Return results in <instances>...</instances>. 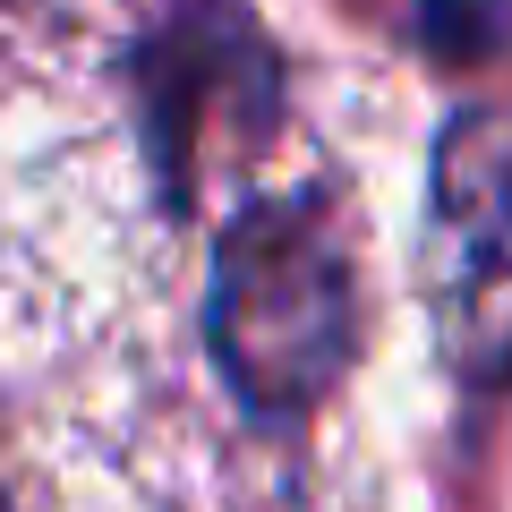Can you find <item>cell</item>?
Returning a JSON list of instances; mask_svg holds the SVG:
<instances>
[{
	"label": "cell",
	"instance_id": "cell-1",
	"mask_svg": "<svg viewBox=\"0 0 512 512\" xmlns=\"http://www.w3.org/2000/svg\"><path fill=\"white\" fill-rule=\"evenodd\" d=\"M214 367L256 419H299L333 393L359 342V282H350L342 222L316 188L265 197L214 248Z\"/></svg>",
	"mask_w": 512,
	"mask_h": 512
},
{
	"label": "cell",
	"instance_id": "cell-2",
	"mask_svg": "<svg viewBox=\"0 0 512 512\" xmlns=\"http://www.w3.org/2000/svg\"><path fill=\"white\" fill-rule=\"evenodd\" d=\"M427 308L470 384L512 376V111H461L436 146Z\"/></svg>",
	"mask_w": 512,
	"mask_h": 512
}]
</instances>
